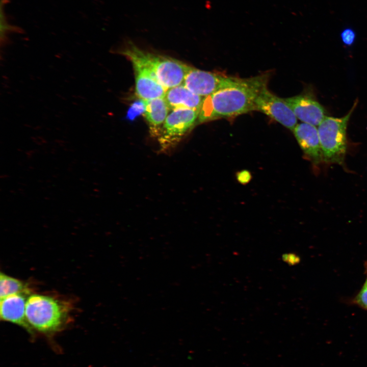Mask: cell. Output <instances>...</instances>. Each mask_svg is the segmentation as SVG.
I'll list each match as a JSON object with an SVG mask.
<instances>
[{
  "label": "cell",
  "mask_w": 367,
  "mask_h": 367,
  "mask_svg": "<svg viewBox=\"0 0 367 367\" xmlns=\"http://www.w3.org/2000/svg\"><path fill=\"white\" fill-rule=\"evenodd\" d=\"M31 293H19L1 299V319L22 327L29 333L34 330L28 322L25 315L26 303Z\"/></svg>",
  "instance_id": "cell-10"
},
{
  "label": "cell",
  "mask_w": 367,
  "mask_h": 367,
  "mask_svg": "<svg viewBox=\"0 0 367 367\" xmlns=\"http://www.w3.org/2000/svg\"><path fill=\"white\" fill-rule=\"evenodd\" d=\"M121 53L143 63L167 90L182 84L191 68L176 59L144 51L134 44H129Z\"/></svg>",
  "instance_id": "cell-3"
},
{
  "label": "cell",
  "mask_w": 367,
  "mask_h": 367,
  "mask_svg": "<svg viewBox=\"0 0 367 367\" xmlns=\"http://www.w3.org/2000/svg\"><path fill=\"white\" fill-rule=\"evenodd\" d=\"M294 136L304 155L314 165L323 161L322 151L316 126L306 123H298L293 130Z\"/></svg>",
  "instance_id": "cell-11"
},
{
  "label": "cell",
  "mask_w": 367,
  "mask_h": 367,
  "mask_svg": "<svg viewBox=\"0 0 367 367\" xmlns=\"http://www.w3.org/2000/svg\"><path fill=\"white\" fill-rule=\"evenodd\" d=\"M199 110L179 109L168 114L156 137L161 150L174 148L188 133L198 120Z\"/></svg>",
  "instance_id": "cell-5"
},
{
  "label": "cell",
  "mask_w": 367,
  "mask_h": 367,
  "mask_svg": "<svg viewBox=\"0 0 367 367\" xmlns=\"http://www.w3.org/2000/svg\"><path fill=\"white\" fill-rule=\"evenodd\" d=\"M353 302L367 310V275L361 289L354 298Z\"/></svg>",
  "instance_id": "cell-15"
},
{
  "label": "cell",
  "mask_w": 367,
  "mask_h": 367,
  "mask_svg": "<svg viewBox=\"0 0 367 367\" xmlns=\"http://www.w3.org/2000/svg\"><path fill=\"white\" fill-rule=\"evenodd\" d=\"M269 74L234 77L227 86L204 97L197 122L230 118L254 111L256 98L267 87Z\"/></svg>",
  "instance_id": "cell-1"
},
{
  "label": "cell",
  "mask_w": 367,
  "mask_h": 367,
  "mask_svg": "<svg viewBox=\"0 0 367 367\" xmlns=\"http://www.w3.org/2000/svg\"><path fill=\"white\" fill-rule=\"evenodd\" d=\"M128 59L134 67L136 93L138 97L142 100L164 97L167 90L158 82L147 67L135 58Z\"/></svg>",
  "instance_id": "cell-8"
},
{
  "label": "cell",
  "mask_w": 367,
  "mask_h": 367,
  "mask_svg": "<svg viewBox=\"0 0 367 367\" xmlns=\"http://www.w3.org/2000/svg\"><path fill=\"white\" fill-rule=\"evenodd\" d=\"M283 99L303 123L318 126L326 116L324 107L309 95L302 94Z\"/></svg>",
  "instance_id": "cell-9"
},
{
  "label": "cell",
  "mask_w": 367,
  "mask_h": 367,
  "mask_svg": "<svg viewBox=\"0 0 367 367\" xmlns=\"http://www.w3.org/2000/svg\"><path fill=\"white\" fill-rule=\"evenodd\" d=\"M164 98L170 110L185 109L199 111L204 98L190 91L182 84L168 89Z\"/></svg>",
  "instance_id": "cell-12"
},
{
  "label": "cell",
  "mask_w": 367,
  "mask_h": 367,
  "mask_svg": "<svg viewBox=\"0 0 367 367\" xmlns=\"http://www.w3.org/2000/svg\"><path fill=\"white\" fill-rule=\"evenodd\" d=\"M357 101L345 116L336 118L326 116L318 125V131L323 161L343 164L347 150V127Z\"/></svg>",
  "instance_id": "cell-4"
},
{
  "label": "cell",
  "mask_w": 367,
  "mask_h": 367,
  "mask_svg": "<svg viewBox=\"0 0 367 367\" xmlns=\"http://www.w3.org/2000/svg\"><path fill=\"white\" fill-rule=\"evenodd\" d=\"M70 304L51 296L31 294L26 303L25 315L33 329L46 334L60 331L68 322Z\"/></svg>",
  "instance_id": "cell-2"
},
{
  "label": "cell",
  "mask_w": 367,
  "mask_h": 367,
  "mask_svg": "<svg viewBox=\"0 0 367 367\" xmlns=\"http://www.w3.org/2000/svg\"><path fill=\"white\" fill-rule=\"evenodd\" d=\"M19 293H31L28 285L23 281L3 273L0 275V298Z\"/></svg>",
  "instance_id": "cell-14"
},
{
  "label": "cell",
  "mask_w": 367,
  "mask_h": 367,
  "mask_svg": "<svg viewBox=\"0 0 367 367\" xmlns=\"http://www.w3.org/2000/svg\"><path fill=\"white\" fill-rule=\"evenodd\" d=\"M143 101L144 103L143 115L149 124L151 135L156 137L170 109L164 97Z\"/></svg>",
  "instance_id": "cell-13"
},
{
  "label": "cell",
  "mask_w": 367,
  "mask_h": 367,
  "mask_svg": "<svg viewBox=\"0 0 367 367\" xmlns=\"http://www.w3.org/2000/svg\"><path fill=\"white\" fill-rule=\"evenodd\" d=\"M254 111H259L293 130L297 123V118L283 98L271 93L267 87L258 94L254 103Z\"/></svg>",
  "instance_id": "cell-6"
},
{
  "label": "cell",
  "mask_w": 367,
  "mask_h": 367,
  "mask_svg": "<svg viewBox=\"0 0 367 367\" xmlns=\"http://www.w3.org/2000/svg\"><path fill=\"white\" fill-rule=\"evenodd\" d=\"M340 38L344 45L351 46L354 43L356 34L353 29L346 28L342 32Z\"/></svg>",
  "instance_id": "cell-16"
},
{
  "label": "cell",
  "mask_w": 367,
  "mask_h": 367,
  "mask_svg": "<svg viewBox=\"0 0 367 367\" xmlns=\"http://www.w3.org/2000/svg\"><path fill=\"white\" fill-rule=\"evenodd\" d=\"M236 178L242 185L248 184L252 179V175L247 170H242L237 172Z\"/></svg>",
  "instance_id": "cell-18"
},
{
  "label": "cell",
  "mask_w": 367,
  "mask_h": 367,
  "mask_svg": "<svg viewBox=\"0 0 367 367\" xmlns=\"http://www.w3.org/2000/svg\"><path fill=\"white\" fill-rule=\"evenodd\" d=\"M233 78L191 67L182 84L193 93L205 97L228 85Z\"/></svg>",
  "instance_id": "cell-7"
},
{
  "label": "cell",
  "mask_w": 367,
  "mask_h": 367,
  "mask_svg": "<svg viewBox=\"0 0 367 367\" xmlns=\"http://www.w3.org/2000/svg\"><path fill=\"white\" fill-rule=\"evenodd\" d=\"M144 103L142 100L140 101L135 102L130 107L127 113V118L132 119L136 117L138 115L144 113Z\"/></svg>",
  "instance_id": "cell-17"
}]
</instances>
